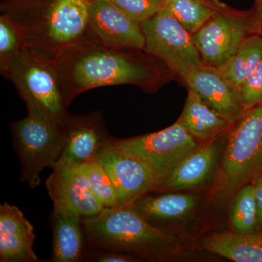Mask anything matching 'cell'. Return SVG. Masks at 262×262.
Listing matches in <instances>:
<instances>
[{
	"mask_svg": "<svg viewBox=\"0 0 262 262\" xmlns=\"http://www.w3.org/2000/svg\"><path fill=\"white\" fill-rule=\"evenodd\" d=\"M203 249L234 262H262V230L253 233L215 232L203 237Z\"/></svg>",
	"mask_w": 262,
	"mask_h": 262,
	"instance_id": "20",
	"label": "cell"
},
{
	"mask_svg": "<svg viewBox=\"0 0 262 262\" xmlns=\"http://www.w3.org/2000/svg\"><path fill=\"white\" fill-rule=\"evenodd\" d=\"M88 0H4L2 15L14 26L24 47L59 58L90 34Z\"/></svg>",
	"mask_w": 262,
	"mask_h": 262,
	"instance_id": "2",
	"label": "cell"
},
{
	"mask_svg": "<svg viewBox=\"0 0 262 262\" xmlns=\"http://www.w3.org/2000/svg\"><path fill=\"white\" fill-rule=\"evenodd\" d=\"M64 128V146L54 166L81 165L97 160L115 139L105 126L102 114L98 112L69 114Z\"/></svg>",
	"mask_w": 262,
	"mask_h": 262,
	"instance_id": "11",
	"label": "cell"
},
{
	"mask_svg": "<svg viewBox=\"0 0 262 262\" xmlns=\"http://www.w3.org/2000/svg\"><path fill=\"white\" fill-rule=\"evenodd\" d=\"M179 121L200 144L225 134L232 124L206 104L192 90Z\"/></svg>",
	"mask_w": 262,
	"mask_h": 262,
	"instance_id": "19",
	"label": "cell"
},
{
	"mask_svg": "<svg viewBox=\"0 0 262 262\" xmlns=\"http://www.w3.org/2000/svg\"><path fill=\"white\" fill-rule=\"evenodd\" d=\"M18 31L4 16L0 17V70L3 74L10 61L24 49Z\"/></svg>",
	"mask_w": 262,
	"mask_h": 262,
	"instance_id": "25",
	"label": "cell"
},
{
	"mask_svg": "<svg viewBox=\"0 0 262 262\" xmlns=\"http://www.w3.org/2000/svg\"><path fill=\"white\" fill-rule=\"evenodd\" d=\"M89 31L95 39L108 47L145 51L141 27L110 0L91 4Z\"/></svg>",
	"mask_w": 262,
	"mask_h": 262,
	"instance_id": "13",
	"label": "cell"
},
{
	"mask_svg": "<svg viewBox=\"0 0 262 262\" xmlns=\"http://www.w3.org/2000/svg\"><path fill=\"white\" fill-rule=\"evenodd\" d=\"M96 262H134L140 261L139 258L127 253L107 250L85 249L84 260Z\"/></svg>",
	"mask_w": 262,
	"mask_h": 262,
	"instance_id": "28",
	"label": "cell"
},
{
	"mask_svg": "<svg viewBox=\"0 0 262 262\" xmlns=\"http://www.w3.org/2000/svg\"><path fill=\"white\" fill-rule=\"evenodd\" d=\"M114 144L147 164L154 173L158 184L201 144L179 120L158 132L126 139L115 138Z\"/></svg>",
	"mask_w": 262,
	"mask_h": 262,
	"instance_id": "9",
	"label": "cell"
},
{
	"mask_svg": "<svg viewBox=\"0 0 262 262\" xmlns=\"http://www.w3.org/2000/svg\"><path fill=\"white\" fill-rule=\"evenodd\" d=\"M34 227L15 206L5 203L0 206V261L36 262L39 258L33 250Z\"/></svg>",
	"mask_w": 262,
	"mask_h": 262,
	"instance_id": "17",
	"label": "cell"
},
{
	"mask_svg": "<svg viewBox=\"0 0 262 262\" xmlns=\"http://www.w3.org/2000/svg\"><path fill=\"white\" fill-rule=\"evenodd\" d=\"M58 58L24 47L2 75L13 81L27 106H32L64 126L68 118L62 93Z\"/></svg>",
	"mask_w": 262,
	"mask_h": 262,
	"instance_id": "5",
	"label": "cell"
},
{
	"mask_svg": "<svg viewBox=\"0 0 262 262\" xmlns=\"http://www.w3.org/2000/svg\"><path fill=\"white\" fill-rule=\"evenodd\" d=\"M258 208V231L262 230V174L252 182Z\"/></svg>",
	"mask_w": 262,
	"mask_h": 262,
	"instance_id": "29",
	"label": "cell"
},
{
	"mask_svg": "<svg viewBox=\"0 0 262 262\" xmlns=\"http://www.w3.org/2000/svg\"><path fill=\"white\" fill-rule=\"evenodd\" d=\"M46 181L48 194L53 201V211L89 218L103 209L94 195L83 166H54Z\"/></svg>",
	"mask_w": 262,
	"mask_h": 262,
	"instance_id": "12",
	"label": "cell"
},
{
	"mask_svg": "<svg viewBox=\"0 0 262 262\" xmlns=\"http://www.w3.org/2000/svg\"><path fill=\"white\" fill-rule=\"evenodd\" d=\"M88 1H89L91 4H92V3H96V2L98 1H101V0H88Z\"/></svg>",
	"mask_w": 262,
	"mask_h": 262,
	"instance_id": "31",
	"label": "cell"
},
{
	"mask_svg": "<svg viewBox=\"0 0 262 262\" xmlns=\"http://www.w3.org/2000/svg\"><path fill=\"white\" fill-rule=\"evenodd\" d=\"M255 34H258L255 15L226 9L213 15L193 34V39L203 63L220 69L236 54L246 39Z\"/></svg>",
	"mask_w": 262,
	"mask_h": 262,
	"instance_id": "8",
	"label": "cell"
},
{
	"mask_svg": "<svg viewBox=\"0 0 262 262\" xmlns=\"http://www.w3.org/2000/svg\"><path fill=\"white\" fill-rule=\"evenodd\" d=\"M82 166L90 187L103 208L118 206L117 189L106 169L97 160L84 164Z\"/></svg>",
	"mask_w": 262,
	"mask_h": 262,
	"instance_id": "24",
	"label": "cell"
},
{
	"mask_svg": "<svg viewBox=\"0 0 262 262\" xmlns=\"http://www.w3.org/2000/svg\"><path fill=\"white\" fill-rule=\"evenodd\" d=\"M28 115L12 124L14 149L20 165V180L34 189L40 184V175L53 168L64 146V126L37 108L27 106Z\"/></svg>",
	"mask_w": 262,
	"mask_h": 262,
	"instance_id": "6",
	"label": "cell"
},
{
	"mask_svg": "<svg viewBox=\"0 0 262 262\" xmlns=\"http://www.w3.org/2000/svg\"><path fill=\"white\" fill-rule=\"evenodd\" d=\"M229 221L235 233L249 234L258 231V208L252 183L241 188L232 198Z\"/></svg>",
	"mask_w": 262,
	"mask_h": 262,
	"instance_id": "23",
	"label": "cell"
},
{
	"mask_svg": "<svg viewBox=\"0 0 262 262\" xmlns=\"http://www.w3.org/2000/svg\"><path fill=\"white\" fill-rule=\"evenodd\" d=\"M145 37V51L158 58L183 79L203 64L193 34L166 10L141 25Z\"/></svg>",
	"mask_w": 262,
	"mask_h": 262,
	"instance_id": "7",
	"label": "cell"
},
{
	"mask_svg": "<svg viewBox=\"0 0 262 262\" xmlns=\"http://www.w3.org/2000/svg\"><path fill=\"white\" fill-rule=\"evenodd\" d=\"M163 8L192 34L215 13L227 9L215 0H165Z\"/></svg>",
	"mask_w": 262,
	"mask_h": 262,
	"instance_id": "22",
	"label": "cell"
},
{
	"mask_svg": "<svg viewBox=\"0 0 262 262\" xmlns=\"http://www.w3.org/2000/svg\"><path fill=\"white\" fill-rule=\"evenodd\" d=\"M227 133L217 139L200 144L158 183L155 192L192 189L208 182L216 171Z\"/></svg>",
	"mask_w": 262,
	"mask_h": 262,
	"instance_id": "14",
	"label": "cell"
},
{
	"mask_svg": "<svg viewBox=\"0 0 262 262\" xmlns=\"http://www.w3.org/2000/svg\"><path fill=\"white\" fill-rule=\"evenodd\" d=\"M238 93L245 110L262 103V61L256 70L241 84Z\"/></svg>",
	"mask_w": 262,
	"mask_h": 262,
	"instance_id": "27",
	"label": "cell"
},
{
	"mask_svg": "<svg viewBox=\"0 0 262 262\" xmlns=\"http://www.w3.org/2000/svg\"><path fill=\"white\" fill-rule=\"evenodd\" d=\"M132 51L104 46L90 33L62 54L58 68L67 107L79 95L96 88L135 84L151 89L158 83L160 72Z\"/></svg>",
	"mask_w": 262,
	"mask_h": 262,
	"instance_id": "1",
	"label": "cell"
},
{
	"mask_svg": "<svg viewBox=\"0 0 262 262\" xmlns=\"http://www.w3.org/2000/svg\"><path fill=\"white\" fill-rule=\"evenodd\" d=\"M85 249L127 253L144 260H163L178 254L183 247L177 236L149 225L134 207L103 208L83 219Z\"/></svg>",
	"mask_w": 262,
	"mask_h": 262,
	"instance_id": "3",
	"label": "cell"
},
{
	"mask_svg": "<svg viewBox=\"0 0 262 262\" xmlns=\"http://www.w3.org/2000/svg\"><path fill=\"white\" fill-rule=\"evenodd\" d=\"M262 61V37L251 36L223 67L219 69L224 77L238 91L241 84L256 70Z\"/></svg>",
	"mask_w": 262,
	"mask_h": 262,
	"instance_id": "21",
	"label": "cell"
},
{
	"mask_svg": "<svg viewBox=\"0 0 262 262\" xmlns=\"http://www.w3.org/2000/svg\"><path fill=\"white\" fill-rule=\"evenodd\" d=\"M97 161L113 179L119 206H131L138 198L156 189L158 180L147 164L115 145L114 141L98 157Z\"/></svg>",
	"mask_w": 262,
	"mask_h": 262,
	"instance_id": "10",
	"label": "cell"
},
{
	"mask_svg": "<svg viewBox=\"0 0 262 262\" xmlns=\"http://www.w3.org/2000/svg\"><path fill=\"white\" fill-rule=\"evenodd\" d=\"M254 15L258 22V34L262 37V0H256Z\"/></svg>",
	"mask_w": 262,
	"mask_h": 262,
	"instance_id": "30",
	"label": "cell"
},
{
	"mask_svg": "<svg viewBox=\"0 0 262 262\" xmlns=\"http://www.w3.org/2000/svg\"><path fill=\"white\" fill-rule=\"evenodd\" d=\"M51 225L53 232L52 261H84L85 237L83 218L53 211Z\"/></svg>",
	"mask_w": 262,
	"mask_h": 262,
	"instance_id": "18",
	"label": "cell"
},
{
	"mask_svg": "<svg viewBox=\"0 0 262 262\" xmlns=\"http://www.w3.org/2000/svg\"><path fill=\"white\" fill-rule=\"evenodd\" d=\"M200 202V196L194 194L168 192L145 194L134 201L132 206L149 225L172 234L170 229L194 214Z\"/></svg>",
	"mask_w": 262,
	"mask_h": 262,
	"instance_id": "16",
	"label": "cell"
},
{
	"mask_svg": "<svg viewBox=\"0 0 262 262\" xmlns=\"http://www.w3.org/2000/svg\"><path fill=\"white\" fill-rule=\"evenodd\" d=\"M138 25L153 18L164 8L165 0H110Z\"/></svg>",
	"mask_w": 262,
	"mask_h": 262,
	"instance_id": "26",
	"label": "cell"
},
{
	"mask_svg": "<svg viewBox=\"0 0 262 262\" xmlns=\"http://www.w3.org/2000/svg\"><path fill=\"white\" fill-rule=\"evenodd\" d=\"M262 174V103L246 110L226 135L212 196L227 203Z\"/></svg>",
	"mask_w": 262,
	"mask_h": 262,
	"instance_id": "4",
	"label": "cell"
},
{
	"mask_svg": "<svg viewBox=\"0 0 262 262\" xmlns=\"http://www.w3.org/2000/svg\"><path fill=\"white\" fill-rule=\"evenodd\" d=\"M184 80L189 90L231 123L237 121L246 111L238 91L219 69L203 63L191 71Z\"/></svg>",
	"mask_w": 262,
	"mask_h": 262,
	"instance_id": "15",
	"label": "cell"
}]
</instances>
